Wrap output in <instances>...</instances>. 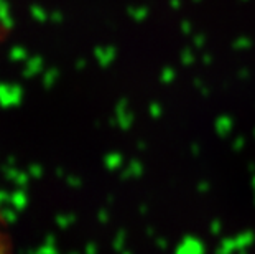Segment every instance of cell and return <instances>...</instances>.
<instances>
[{"mask_svg": "<svg viewBox=\"0 0 255 254\" xmlns=\"http://www.w3.org/2000/svg\"><path fill=\"white\" fill-rule=\"evenodd\" d=\"M0 254H8V250H7V241H5L2 230H0Z\"/></svg>", "mask_w": 255, "mask_h": 254, "instance_id": "1", "label": "cell"}]
</instances>
